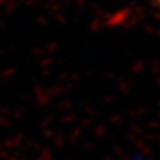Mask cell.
<instances>
[{
  "label": "cell",
  "instance_id": "6da1fadb",
  "mask_svg": "<svg viewBox=\"0 0 160 160\" xmlns=\"http://www.w3.org/2000/svg\"><path fill=\"white\" fill-rule=\"evenodd\" d=\"M155 2H156V4H158L159 7H160V0H155Z\"/></svg>",
  "mask_w": 160,
  "mask_h": 160
}]
</instances>
